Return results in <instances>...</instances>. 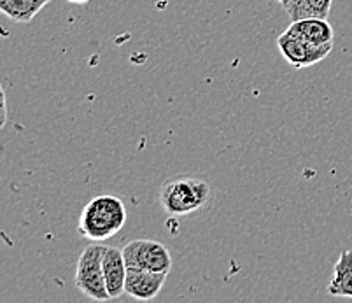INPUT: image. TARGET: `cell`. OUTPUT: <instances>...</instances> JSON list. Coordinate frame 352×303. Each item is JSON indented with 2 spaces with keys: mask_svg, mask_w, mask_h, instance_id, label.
<instances>
[{
  "mask_svg": "<svg viewBox=\"0 0 352 303\" xmlns=\"http://www.w3.org/2000/svg\"><path fill=\"white\" fill-rule=\"evenodd\" d=\"M214 188L204 177H174L160 190V203L166 216L182 218L212 205Z\"/></svg>",
  "mask_w": 352,
  "mask_h": 303,
  "instance_id": "6da1fadb",
  "label": "cell"
},
{
  "mask_svg": "<svg viewBox=\"0 0 352 303\" xmlns=\"http://www.w3.org/2000/svg\"><path fill=\"white\" fill-rule=\"evenodd\" d=\"M126 223V207L114 194H100L82 209L79 234L89 240L102 242L114 237Z\"/></svg>",
  "mask_w": 352,
  "mask_h": 303,
  "instance_id": "7a4b0ae2",
  "label": "cell"
},
{
  "mask_svg": "<svg viewBox=\"0 0 352 303\" xmlns=\"http://www.w3.org/2000/svg\"><path fill=\"white\" fill-rule=\"evenodd\" d=\"M102 256H104V245H88L79 256L78 270H76V286H78L79 291L85 293L88 298L97 300V302L111 300L107 284H105Z\"/></svg>",
  "mask_w": 352,
  "mask_h": 303,
  "instance_id": "3957f363",
  "label": "cell"
},
{
  "mask_svg": "<svg viewBox=\"0 0 352 303\" xmlns=\"http://www.w3.org/2000/svg\"><path fill=\"white\" fill-rule=\"evenodd\" d=\"M123 256L128 269L160 273H168L172 269L170 251L158 240L139 238V240L128 242L123 247Z\"/></svg>",
  "mask_w": 352,
  "mask_h": 303,
  "instance_id": "277c9868",
  "label": "cell"
},
{
  "mask_svg": "<svg viewBox=\"0 0 352 303\" xmlns=\"http://www.w3.org/2000/svg\"><path fill=\"white\" fill-rule=\"evenodd\" d=\"M277 46H279L280 55L294 69H305V67L316 65V63L322 62L333 49V44L316 46V44H310L309 41L302 39V37H298V35L289 30H286L277 37Z\"/></svg>",
  "mask_w": 352,
  "mask_h": 303,
  "instance_id": "5b68a950",
  "label": "cell"
},
{
  "mask_svg": "<svg viewBox=\"0 0 352 303\" xmlns=\"http://www.w3.org/2000/svg\"><path fill=\"white\" fill-rule=\"evenodd\" d=\"M168 273L149 272V270L128 269L126 282H124V293L132 298L147 302L158 296L165 284Z\"/></svg>",
  "mask_w": 352,
  "mask_h": 303,
  "instance_id": "8992f818",
  "label": "cell"
},
{
  "mask_svg": "<svg viewBox=\"0 0 352 303\" xmlns=\"http://www.w3.org/2000/svg\"><path fill=\"white\" fill-rule=\"evenodd\" d=\"M102 265H104V276L109 296H111V300L120 298L124 293V282H126L128 273L123 249L113 247V245H104Z\"/></svg>",
  "mask_w": 352,
  "mask_h": 303,
  "instance_id": "52a82bcc",
  "label": "cell"
},
{
  "mask_svg": "<svg viewBox=\"0 0 352 303\" xmlns=\"http://www.w3.org/2000/svg\"><path fill=\"white\" fill-rule=\"evenodd\" d=\"M287 30L316 46L333 44V28L324 18H303V20L291 21Z\"/></svg>",
  "mask_w": 352,
  "mask_h": 303,
  "instance_id": "ba28073f",
  "label": "cell"
},
{
  "mask_svg": "<svg viewBox=\"0 0 352 303\" xmlns=\"http://www.w3.org/2000/svg\"><path fill=\"white\" fill-rule=\"evenodd\" d=\"M328 293L338 298H352V249H345L338 256L328 284Z\"/></svg>",
  "mask_w": 352,
  "mask_h": 303,
  "instance_id": "9c48e42d",
  "label": "cell"
},
{
  "mask_svg": "<svg viewBox=\"0 0 352 303\" xmlns=\"http://www.w3.org/2000/svg\"><path fill=\"white\" fill-rule=\"evenodd\" d=\"M333 0H286L284 9L291 21L303 20V18H324L328 20L331 11Z\"/></svg>",
  "mask_w": 352,
  "mask_h": 303,
  "instance_id": "30bf717a",
  "label": "cell"
},
{
  "mask_svg": "<svg viewBox=\"0 0 352 303\" xmlns=\"http://www.w3.org/2000/svg\"><path fill=\"white\" fill-rule=\"evenodd\" d=\"M51 0H0V11L16 23H30Z\"/></svg>",
  "mask_w": 352,
  "mask_h": 303,
  "instance_id": "8fae6325",
  "label": "cell"
},
{
  "mask_svg": "<svg viewBox=\"0 0 352 303\" xmlns=\"http://www.w3.org/2000/svg\"><path fill=\"white\" fill-rule=\"evenodd\" d=\"M69 2H72V4H86L88 0H69Z\"/></svg>",
  "mask_w": 352,
  "mask_h": 303,
  "instance_id": "7c38bea8",
  "label": "cell"
},
{
  "mask_svg": "<svg viewBox=\"0 0 352 303\" xmlns=\"http://www.w3.org/2000/svg\"><path fill=\"white\" fill-rule=\"evenodd\" d=\"M277 2H280V4H284V2H286V0H277Z\"/></svg>",
  "mask_w": 352,
  "mask_h": 303,
  "instance_id": "4fadbf2b",
  "label": "cell"
}]
</instances>
